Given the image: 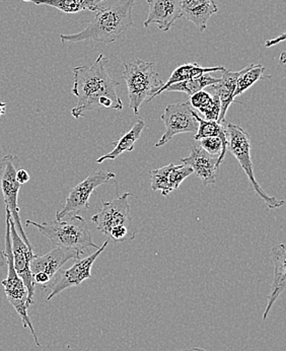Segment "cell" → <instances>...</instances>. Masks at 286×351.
Segmentation results:
<instances>
[{"instance_id": "6da1fadb", "label": "cell", "mask_w": 286, "mask_h": 351, "mask_svg": "<svg viewBox=\"0 0 286 351\" xmlns=\"http://www.w3.org/2000/svg\"><path fill=\"white\" fill-rule=\"evenodd\" d=\"M108 59L99 54L92 66L80 65L73 69V86L72 95L78 98V104L71 110V115L75 119L82 117L84 112L105 107L108 109H123V103L116 86L119 82L114 80L106 69Z\"/></svg>"}, {"instance_id": "7a4b0ae2", "label": "cell", "mask_w": 286, "mask_h": 351, "mask_svg": "<svg viewBox=\"0 0 286 351\" xmlns=\"http://www.w3.org/2000/svg\"><path fill=\"white\" fill-rule=\"evenodd\" d=\"M134 3L135 0H120L108 8H102L82 32L71 35L61 34V42L78 43L91 40L103 44L114 43L128 27L134 25L132 19Z\"/></svg>"}, {"instance_id": "3957f363", "label": "cell", "mask_w": 286, "mask_h": 351, "mask_svg": "<svg viewBox=\"0 0 286 351\" xmlns=\"http://www.w3.org/2000/svg\"><path fill=\"white\" fill-rule=\"evenodd\" d=\"M67 217H69L67 221L41 223L27 219L25 225L35 226L54 246L78 252L80 255L91 248L99 249V247L93 242L92 232L86 219L78 215Z\"/></svg>"}, {"instance_id": "277c9868", "label": "cell", "mask_w": 286, "mask_h": 351, "mask_svg": "<svg viewBox=\"0 0 286 351\" xmlns=\"http://www.w3.org/2000/svg\"><path fill=\"white\" fill-rule=\"evenodd\" d=\"M122 77L128 88L129 107L135 115H139L144 101L150 103L164 86L154 69V63L145 62L141 59L124 63Z\"/></svg>"}, {"instance_id": "5b68a950", "label": "cell", "mask_w": 286, "mask_h": 351, "mask_svg": "<svg viewBox=\"0 0 286 351\" xmlns=\"http://www.w3.org/2000/svg\"><path fill=\"white\" fill-rule=\"evenodd\" d=\"M6 211V210H5ZM4 255L6 258V265L8 267V277L1 281L4 287V293L10 304L14 306L19 316L22 319L25 328H29L37 346H41L38 340L37 334L34 329L33 323L27 315V289L21 277L16 274L14 265V255L12 251V239H10V215L6 211L5 215V241H4Z\"/></svg>"}, {"instance_id": "8992f818", "label": "cell", "mask_w": 286, "mask_h": 351, "mask_svg": "<svg viewBox=\"0 0 286 351\" xmlns=\"http://www.w3.org/2000/svg\"><path fill=\"white\" fill-rule=\"evenodd\" d=\"M228 135V149L238 160L241 169L249 179L254 192L259 196L269 209L279 208L285 205V201L277 199L273 196L268 195L261 186L258 184L254 174L253 164L251 160V139L247 131L243 130L241 126L230 123L226 127Z\"/></svg>"}, {"instance_id": "52a82bcc", "label": "cell", "mask_w": 286, "mask_h": 351, "mask_svg": "<svg viewBox=\"0 0 286 351\" xmlns=\"http://www.w3.org/2000/svg\"><path fill=\"white\" fill-rule=\"evenodd\" d=\"M16 160L18 158L12 154L4 156L0 160V187H1L4 203H5V210L10 213V219L14 223L16 232L20 234L27 248L33 250V247H32L27 234H25L22 221H21L18 196L23 185L19 183L16 177V168L14 164H16Z\"/></svg>"}, {"instance_id": "ba28073f", "label": "cell", "mask_w": 286, "mask_h": 351, "mask_svg": "<svg viewBox=\"0 0 286 351\" xmlns=\"http://www.w3.org/2000/svg\"><path fill=\"white\" fill-rule=\"evenodd\" d=\"M116 175L110 171H95L84 181L72 188L64 205L56 213V221H62L67 215H78L90 208V198L95 189L114 179Z\"/></svg>"}, {"instance_id": "9c48e42d", "label": "cell", "mask_w": 286, "mask_h": 351, "mask_svg": "<svg viewBox=\"0 0 286 351\" xmlns=\"http://www.w3.org/2000/svg\"><path fill=\"white\" fill-rule=\"evenodd\" d=\"M109 244V240L104 243L103 246L97 249L95 253L84 259L75 260V263L69 269H60L57 272L53 280L49 285L51 293L47 297V302L64 291L69 287H80L86 279L92 278V267L97 258L103 253Z\"/></svg>"}, {"instance_id": "30bf717a", "label": "cell", "mask_w": 286, "mask_h": 351, "mask_svg": "<svg viewBox=\"0 0 286 351\" xmlns=\"http://www.w3.org/2000/svg\"><path fill=\"white\" fill-rule=\"evenodd\" d=\"M78 252L67 249L56 248L43 256L36 255L31 262V272L33 274L34 283L43 289H48L57 272L69 260L80 259Z\"/></svg>"}, {"instance_id": "8fae6325", "label": "cell", "mask_w": 286, "mask_h": 351, "mask_svg": "<svg viewBox=\"0 0 286 351\" xmlns=\"http://www.w3.org/2000/svg\"><path fill=\"white\" fill-rule=\"evenodd\" d=\"M192 111L193 108L191 107L189 101L167 106L162 115L166 131L162 138L154 145V147L167 145L174 136L181 133H196L198 130V122L193 116Z\"/></svg>"}, {"instance_id": "7c38bea8", "label": "cell", "mask_w": 286, "mask_h": 351, "mask_svg": "<svg viewBox=\"0 0 286 351\" xmlns=\"http://www.w3.org/2000/svg\"><path fill=\"white\" fill-rule=\"evenodd\" d=\"M130 196L134 195L127 192L109 202L103 201L99 213L92 217L95 228L109 237L112 228L116 226H125L131 228L133 219L130 215V204L128 201Z\"/></svg>"}, {"instance_id": "4fadbf2b", "label": "cell", "mask_w": 286, "mask_h": 351, "mask_svg": "<svg viewBox=\"0 0 286 351\" xmlns=\"http://www.w3.org/2000/svg\"><path fill=\"white\" fill-rule=\"evenodd\" d=\"M10 239H12V251L14 255V265L16 274L21 277L27 289V306L29 308L34 304L35 295V283L31 272V262L35 258V254L27 248L20 234L16 232V226L10 219Z\"/></svg>"}, {"instance_id": "5bb4252c", "label": "cell", "mask_w": 286, "mask_h": 351, "mask_svg": "<svg viewBox=\"0 0 286 351\" xmlns=\"http://www.w3.org/2000/svg\"><path fill=\"white\" fill-rule=\"evenodd\" d=\"M150 12L144 27L154 24L158 29L167 32L178 19L182 18L180 0H146Z\"/></svg>"}, {"instance_id": "9a60e30c", "label": "cell", "mask_w": 286, "mask_h": 351, "mask_svg": "<svg viewBox=\"0 0 286 351\" xmlns=\"http://www.w3.org/2000/svg\"><path fill=\"white\" fill-rule=\"evenodd\" d=\"M181 162L192 169L193 173L203 182V185L215 184L217 156H211L200 145H193L190 147L189 156L181 158Z\"/></svg>"}, {"instance_id": "2e32d148", "label": "cell", "mask_w": 286, "mask_h": 351, "mask_svg": "<svg viewBox=\"0 0 286 351\" xmlns=\"http://www.w3.org/2000/svg\"><path fill=\"white\" fill-rule=\"evenodd\" d=\"M271 258L274 264V277L270 287V293L267 297V306L263 314V320L266 321L273 304L285 291L286 282V249L285 244H278L271 249Z\"/></svg>"}, {"instance_id": "e0dca14e", "label": "cell", "mask_w": 286, "mask_h": 351, "mask_svg": "<svg viewBox=\"0 0 286 351\" xmlns=\"http://www.w3.org/2000/svg\"><path fill=\"white\" fill-rule=\"evenodd\" d=\"M248 69L249 66L239 71H228V69H224V71H222V77L219 78V82L211 86L220 101V113L217 123L222 124L226 121V112L230 106L235 103L234 94L236 90L237 82H238L239 76L243 75Z\"/></svg>"}, {"instance_id": "ac0fdd59", "label": "cell", "mask_w": 286, "mask_h": 351, "mask_svg": "<svg viewBox=\"0 0 286 351\" xmlns=\"http://www.w3.org/2000/svg\"><path fill=\"white\" fill-rule=\"evenodd\" d=\"M182 16L195 25L199 32L206 29L207 23L218 12L217 5L211 0H180Z\"/></svg>"}, {"instance_id": "d6986e66", "label": "cell", "mask_w": 286, "mask_h": 351, "mask_svg": "<svg viewBox=\"0 0 286 351\" xmlns=\"http://www.w3.org/2000/svg\"><path fill=\"white\" fill-rule=\"evenodd\" d=\"M192 114L196 121L198 122V130L195 133V141H200V139L205 138V137H218V138L222 139V149L219 156H218L217 162H216L218 169L222 162H224L228 149V135L226 129H224L222 124L217 123L216 121L203 119L194 109H193Z\"/></svg>"}, {"instance_id": "ffe728a7", "label": "cell", "mask_w": 286, "mask_h": 351, "mask_svg": "<svg viewBox=\"0 0 286 351\" xmlns=\"http://www.w3.org/2000/svg\"><path fill=\"white\" fill-rule=\"evenodd\" d=\"M25 2H32L37 5H47L56 8L64 14H76L82 10L97 12L103 6L102 2L106 0H23Z\"/></svg>"}, {"instance_id": "44dd1931", "label": "cell", "mask_w": 286, "mask_h": 351, "mask_svg": "<svg viewBox=\"0 0 286 351\" xmlns=\"http://www.w3.org/2000/svg\"><path fill=\"white\" fill-rule=\"evenodd\" d=\"M144 127H145V122L141 119L139 120V121L133 125L132 128H131L128 132L123 134V136L121 137L119 141L114 143L115 147H114L113 151L110 152L109 154H105V156L97 158V164H102V162H104L107 160H116L118 156L124 154V152L134 151L135 143H136V141H139V137H141Z\"/></svg>"}, {"instance_id": "7402d4cb", "label": "cell", "mask_w": 286, "mask_h": 351, "mask_svg": "<svg viewBox=\"0 0 286 351\" xmlns=\"http://www.w3.org/2000/svg\"><path fill=\"white\" fill-rule=\"evenodd\" d=\"M224 69V66L203 67L199 65L198 63H185V64L181 65L174 71L166 84H164V86L156 93V97L164 93L171 84L185 82V80H191V78L198 77V76L205 75V73L222 71Z\"/></svg>"}, {"instance_id": "603a6c76", "label": "cell", "mask_w": 286, "mask_h": 351, "mask_svg": "<svg viewBox=\"0 0 286 351\" xmlns=\"http://www.w3.org/2000/svg\"><path fill=\"white\" fill-rule=\"evenodd\" d=\"M193 109L198 110L204 116L205 120L217 122L220 113V101L217 95L211 96L208 92L201 90L190 97L189 101Z\"/></svg>"}, {"instance_id": "cb8c5ba5", "label": "cell", "mask_w": 286, "mask_h": 351, "mask_svg": "<svg viewBox=\"0 0 286 351\" xmlns=\"http://www.w3.org/2000/svg\"><path fill=\"white\" fill-rule=\"evenodd\" d=\"M219 82V78L213 77L208 73L198 76V77L191 78L185 82H178V84H171L167 88L166 92H181L185 93L191 97L196 93L204 90L206 86H213Z\"/></svg>"}, {"instance_id": "d4e9b609", "label": "cell", "mask_w": 286, "mask_h": 351, "mask_svg": "<svg viewBox=\"0 0 286 351\" xmlns=\"http://www.w3.org/2000/svg\"><path fill=\"white\" fill-rule=\"evenodd\" d=\"M264 71L265 67L262 66L261 64H254V63L250 64L249 69L239 77L234 94L235 99L241 96L246 90H249L253 84H255L261 78H270V75H264Z\"/></svg>"}, {"instance_id": "484cf974", "label": "cell", "mask_w": 286, "mask_h": 351, "mask_svg": "<svg viewBox=\"0 0 286 351\" xmlns=\"http://www.w3.org/2000/svg\"><path fill=\"white\" fill-rule=\"evenodd\" d=\"M174 164L167 165L160 169L150 171V183H152V191H162L163 196L169 195V175Z\"/></svg>"}, {"instance_id": "4316f807", "label": "cell", "mask_w": 286, "mask_h": 351, "mask_svg": "<svg viewBox=\"0 0 286 351\" xmlns=\"http://www.w3.org/2000/svg\"><path fill=\"white\" fill-rule=\"evenodd\" d=\"M192 174L193 170L190 167L185 166V165L174 166L169 175V193L173 192L174 190H177L183 183L184 180L187 179Z\"/></svg>"}, {"instance_id": "83f0119b", "label": "cell", "mask_w": 286, "mask_h": 351, "mask_svg": "<svg viewBox=\"0 0 286 351\" xmlns=\"http://www.w3.org/2000/svg\"><path fill=\"white\" fill-rule=\"evenodd\" d=\"M200 147L211 156L218 158L222 149V139L218 137H205L200 139Z\"/></svg>"}, {"instance_id": "f1b7e54d", "label": "cell", "mask_w": 286, "mask_h": 351, "mask_svg": "<svg viewBox=\"0 0 286 351\" xmlns=\"http://www.w3.org/2000/svg\"><path fill=\"white\" fill-rule=\"evenodd\" d=\"M109 238L113 239L115 242H124V241H132L135 238V232H131L130 228L125 226H116L112 228L109 234Z\"/></svg>"}, {"instance_id": "f546056e", "label": "cell", "mask_w": 286, "mask_h": 351, "mask_svg": "<svg viewBox=\"0 0 286 351\" xmlns=\"http://www.w3.org/2000/svg\"><path fill=\"white\" fill-rule=\"evenodd\" d=\"M16 177L21 185H24V184L27 183V182L29 181V178H31L27 171L24 170V169L16 171Z\"/></svg>"}, {"instance_id": "4dcf8cb0", "label": "cell", "mask_w": 286, "mask_h": 351, "mask_svg": "<svg viewBox=\"0 0 286 351\" xmlns=\"http://www.w3.org/2000/svg\"><path fill=\"white\" fill-rule=\"evenodd\" d=\"M285 34H283L281 37L276 38L274 40H268V41L265 42V46L267 48L272 47V46L276 45V44L281 43V42L285 41Z\"/></svg>"}, {"instance_id": "1f68e13d", "label": "cell", "mask_w": 286, "mask_h": 351, "mask_svg": "<svg viewBox=\"0 0 286 351\" xmlns=\"http://www.w3.org/2000/svg\"><path fill=\"white\" fill-rule=\"evenodd\" d=\"M6 265V258L4 255V251H0V268Z\"/></svg>"}, {"instance_id": "d6a6232c", "label": "cell", "mask_w": 286, "mask_h": 351, "mask_svg": "<svg viewBox=\"0 0 286 351\" xmlns=\"http://www.w3.org/2000/svg\"><path fill=\"white\" fill-rule=\"evenodd\" d=\"M5 109L6 103H3V101H0V117H1L2 115H4V114H5Z\"/></svg>"}, {"instance_id": "836d02e7", "label": "cell", "mask_w": 286, "mask_h": 351, "mask_svg": "<svg viewBox=\"0 0 286 351\" xmlns=\"http://www.w3.org/2000/svg\"><path fill=\"white\" fill-rule=\"evenodd\" d=\"M180 351H181V350H180ZM182 351H206V350H203V348H191V350H182Z\"/></svg>"}, {"instance_id": "e575fe53", "label": "cell", "mask_w": 286, "mask_h": 351, "mask_svg": "<svg viewBox=\"0 0 286 351\" xmlns=\"http://www.w3.org/2000/svg\"><path fill=\"white\" fill-rule=\"evenodd\" d=\"M285 53L283 52V54H281V63H285Z\"/></svg>"}, {"instance_id": "d590c367", "label": "cell", "mask_w": 286, "mask_h": 351, "mask_svg": "<svg viewBox=\"0 0 286 351\" xmlns=\"http://www.w3.org/2000/svg\"><path fill=\"white\" fill-rule=\"evenodd\" d=\"M211 2H213V3H215V0H211Z\"/></svg>"}]
</instances>
